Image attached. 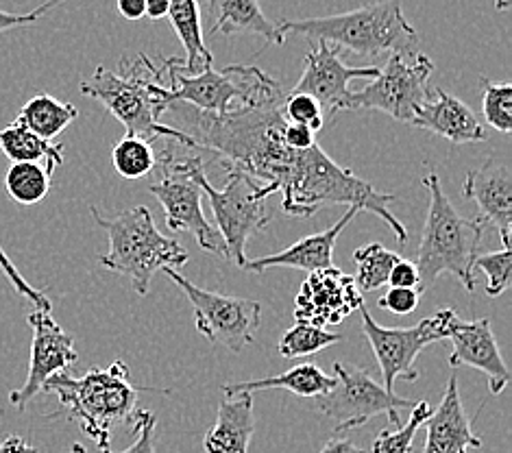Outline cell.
Wrapping results in <instances>:
<instances>
[{
	"mask_svg": "<svg viewBox=\"0 0 512 453\" xmlns=\"http://www.w3.org/2000/svg\"><path fill=\"white\" fill-rule=\"evenodd\" d=\"M275 188L282 194V212L288 216L310 218L323 205L358 207L360 212L380 216L399 244L408 242V229L390 212V205L397 201L395 194L375 190L369 181L336 164L319 144L295 151Z\"/></svg>",
	"mask_w": 512,
	"mask_h": 453,
	"instance_id": "cell-1",
	"label": "cell"
},
{
	"mask_svg": "<svg viewBox=\"0 0 512 453\" xmlns=\"http://www.w3.org/2000/svg\"><path fill=\"white\" fill-rule=\"evenodd\" d=\"M284 35H301L310 42H327L362 57H417L419 33L414 31L397 0L364 5L338 16L284 20Z\"/></svg>",
	"mask_w": 512,
	"mask_h": 453,
	"instance_id": "cell-2",
	"label": "cell"
},
{
	"mask_svg": "<svg viewBox=\"0 0 512 453\" xmlns=\"http://www.w3.org/2000/svg\"><path fill=\"white\" fill-rule=\"evenodd\" d=\"M42 393L57 397L62 414L79 423L85 436L92 438L99 451H107L118 425L129 421L136 412L142 388L131 384L129 366L116 360L107 369H92L83 377H72L66 371L53 375Z\"/></svg>",
	"mask_w": 512,
	"mask_h": 453,
	"instance_id": "cell-3",
	"label": "cell"
},
{
	"mask_svg": "<svg viewBox=\"0 0 512 453\" xmlns=\"http://www.w3.org/2000/svg\"><path fill=\"white\" fill-rule=\"evenodd\" d=\"M423 186L430 192L428 216H425L423 238L417 253L419 292L430 288L438 275H454L467 292L475 290L473 262L480 253L484 220L465 218L456 212L447 194L443 192L436 173L423 175Z\"/></svg>",
	"mask_w": 512,
	"mask_h": 453,
	"instance_id": "cell-4",
	"label": "cell"
},
{
	"mask_svg": "<svg viewBox=\"0 0 512 453\" xmlns=\"http://www.w3.org/2000/svg\"><path fill=\"white\" fill-rule=\"evenodd\" d=\"M90 212L109 238V251L101 257V264L112 273L127 277L140 297H149L155 273L164 268L177 271L188 264V251L179 240L160 234L149 207H131L112 218L103 216L96 207Z\"/></svg>",
	"mask_w": 512,
	"mask_h": 453,
	"instance_id": "cell-5",
	"label": "cell"
},
{
	"mask_svg": "<svg viewBox=\"0 0 512 453\" xmlns=\"http://www.w3.org/2000/svg\"><path fill=\"white\" fill-rule=\"evenodd\" d=\"M164 68H155L144 55L123 57L118 70L99 66L90 81L81 83V92L103 103L129 136L149 142L160 140L162 118L168 112Z\"/></svg>",
	"mask_w": 512,
	"mask_h": 453,
	"instance_id": "cell-6",
	"label": "cell"
},
{
	"mask_svg": "<svg viewBox=\"0 0 512 453\" xmlns=\"http://www.w3.org/2000/svg\"><path fill=\"white\" fill-rule=\"evenodd\" d=\"M160 140H164V149L157 153L155 164L160 177L151 183L149 192L164 207L166 225L173 231H188L203 251L229 260L223 236L210 225L201 207L203 190L197 175L205 170V159L201 157L205 151L173 138Z\"/></svg>",
	"mask_w": 512,
	"mask_h": 453,
	"instance_id": "cell-7",
	"label": "cell"
},
{
	"mask_svg": "<svg viewBox=\"0 0 512 453\" xmlns=\"http://www.w3.org/2000/svg\"><path fill=\"white\" fill-rule=\"evenodd\" d=\"M170 79L166 90L168 105L181 103L203 114H229L238 107L279 99L288 92L266 72L253 66H229L225 70L203 68L197 75L181 70V59L164 61Z\"/></svg>",
	"mask_w": 512,
	"mask_h": 453,
	"instance_id": "cell-8",
	"label": "cell"
},
{
	"mask_svg": "<svg viewBox=\"0 0 512 453\" xmlns=\"http://www.w3.org/2000/svg\"><path fill=\"white\" fill-rule=\"evenodd\" d=\"M203 194L210 201L212 214L216 218V229L223 236L229 262L240 268L247 264V242L266 229L273 220V210L268 207V197L275 194L273 186L255 181L242 170L229 168V179L225 188L216 190L205 170L197 175Z\"/></svg>",
	"mask_w": 512,
	"mask_h": 453,
	"instance_id": "cell-9",
	"label": "cell"
},
{
	"mask_svg": "<svg viewBox=\"0 0 512 453\" xmlns=\"http://www.w3.org/2000/svg\"><path fill=\"white\" fill-rule=\"evenodd\" d=\"M358 312L362 318V332L369 340L377 364H380L384 379L382 386L390 393H395V382L399 377L417 382L419 371L414 362H417L419 353L432 342L447 338L449 323L456 318V312L447 308L430 318H423L421 323L412 327H382L369 314L364 303Z\"/></svg>",
	"mask_w": 512,
	"mask_h": 453,
	"instance_id": "cell-10",
	"label": "cell"
},
{
	"mask_svg": "<svg viewBox=\"0 0 512 453\" xmlns=\"http://www.w3.org/2000/svg\"><path fill=\"white\" fill-rule=\"evenodd\" d=\"M336 386L329 395L321 397V412L336 423L334 432L343 434L356 427L367 425L375 416H388L395 427L401 425L399 410H412L410 399L390 393L382 384H377L367 369L356 364L336 362Z\"/></svg>",
	"mask_w": 512,
	"mask_h": 453,
	"instance_id": "cell-11",
	"label": "cell"
},
{
	"mask_svg": "<svg viewBox=\"0 0 512 453\" xmlns=\"http://www.w3.org/2000/svg\"><path fill=\"white\" fill-rule=\"evenodd\" d=\"M164 273L175 286L184 290V295L192 303L197 332L212 345H223L234 353L253 345L255 334L262 325V303L218 295V292L194 286L175 268H164Z\"/></svg>",
	"mask_w": 512,
	"mask_h": 453,
	"instance_id": "cell-12",
	"label": "cell"
},
{
	"mask_svg": "<svg viewBox=\"0 0 512 453\" xmlns=\"http://www.w3.org/2000/svg\"><path fill=\"white\" fill-rule=\"evenodd\" d=\"M432 59L419 53L417 57H388L380 75L371 79L360 92L349 99V109H375L404 125H410L417 109L430 99Z\"/></svg>",
	"mask_w": 512,
	"mask_h": 453,
	"instance_id": "cell-13",
	"label": "cell"
},
{
	"mask_svg": "<svg viewBox=\"0 0 512 453\" xmlns=\"http://www.w3.org/2000/svg\"><path fill=\"white\" fill-rule=\"evenodd\" d=\"M380 75V68L364 66L349 68L340 59L338 48L327 42H314L303 61V75L297 81L292 94H308L321 105L323 114L332 118L336 112L349 109V83L358 79H375Z\"/></svg>",
	"mask_w": 512,
	"mask_h": 453,
	"instance_id": "cell-14",
	"label": "cell"
},
{
	"mask_svg": "<svg viewBox=\"0 0 512 453\" xmlns=\"http://www.w3.org/2000/svg\"><path fill=\"white\" fill-rule=\"evenodd\" d=\"M29 325L33 329L29 373L24 384L9 395L11 406H16L20 412H24L35 395L42 393L48 379L57 373H64L79 358L75 351V340L64 332V327L55 321L51 312L35 310L29 314Z\"/></svg>",
	"mask_w": 512,
	"mask_h": 453,
	"instance_id": "cell-15",
	"label": "cell"
},
{
	"mask_svg": "<svg viewBox=\"0 0 512 453\" xmlns=\"http://www.w3.org/2000/svg\"><path fill=\"white\" fill-rule=\"evenodd\" d=\"M364 303L356 279L340 268L310 273L299 288L295 301L297 323H312L319 327L343 323L349 314L360 310Z\"/></svg>",
	"mask_w": 512,
	"mask_h": 453,
	"instance_id": "cell-16",
	"label": "cell"
},
{
	"mask_svg": "<svg viewBox=\"0 0 512 453\" xmlns=\"http://www.w3.org/2000/svg\"><path fill=\"white\" fill-rule=\"evenodd\" d=\"M447 338L451 340L449 366H471L489 377V390L493 395L504 393L510 384V369L495 340L489 318H475V321H460L456 316L449 323Z\"/></svg>",
	"mask_w": 512,
	"mask_h": 453,
	"instance_id": "cell-17",
	"label": "cell"
},
{
	"mask_svg": "<svg viewBox=\"0 0 512 453\" xmlns=\"http://www.w3.org/2000/svg\"><path fill=\"white\" fill-rule=\"evenodd\" d=\"M462 197L480 207L484 223L497 227L502 247H510L512 229V173L506 162L489 155L484 164L467 173L462 183Z\"/></svg>",
	"mask_w": 512,
	"mask_h": 453,
	"instance_id": "cell-18",
	"label": "cell"
},
{
	"mask_svg": "<svg viewBox=\"0 0 512 453\" xmlns=\"http://www.w3.org/2000/svg\"><path fill=\"white\" fill-rule=\"evenodd\" d=\"M358 214H360L358 207H349L345 216L329 229L301 238L299 242L292 244V247L279 251L275 255L258 257V260H247V264L242 268L249 273H258V275L266 273L268 268H277V266L279 268H295V271H306L308 275L316 273V271H325V268H332L336 240L340 234H343V229Z\"/></svg>",
	"mask_w": 512,
	"mask_h": 453,
	"instance_id": "cell-19",
	"label": "cell"
},
{
	"mask_svg": "<svg viewBox=\"0 0 512 453\" xmlns=\"http://www.w3.org/2000/svg\"><path fill=\"white\" fill-rule=\"evenodd\" d=\"M425 430L428 436L423 453H469V449L482 447V440L473 432L469 414L460 401L456 375L449 377L441 406L432 410Z\"/></svg>",
	"mask_w": 512,
	"mask_h": 453,
	"instance_id": "cell-20",
	"label": "cell"
},
{
	"mask_svg": "<svg viewBox=\"0 0 512 453\" xmlns=\"http://www.w3.org/2000/svg\"><path fill=\"white\" fill-rule=\"evenodd\" d=\"M410 125L436 133V136L454 144H473L486 140V129L478 116L471 112L469 105L443 92V88H436L430 94V99L417 109Z\"/></svg>",
	"mask_w": 512,
	"mask_h": 453,
	"instance_id": "cell-21",
	"label": "cell"
},
{
	"mask_svg": "<svg viewBox=\"0 0 512 453\" xmlns=\"http://www.w3.org/2000/svg\"><path fill=\"white\" fill-rule=\"evenodd\" d=\"M255 432L253 395H229L216 410V423L203 438L205 453H249L251 436Z\"/></svg>",
	"mask_w": 512,
	"mask_h": 453,
	"instance_id": "cell-22",
	"label": "cell"
},
{
	"mask_svg": "<svg viewBox=\"0 0 512 453\" xmlns=\"http://www.w3.org/2000/svg\"><path fill=\"white\" fill-rule=\"evenodd\" d=\"M210 11V33L216 35H234V33H251L260 35L268 44L282 46L286 35L264 16L258 0H207Z\"/></svg>",
	"mask_w": 512,
	"mask_h": 453,
	"instance_id": "cell-23",
	"label": "cell"
},
{
	"mask_svg": "<svg viewBox=\"0 0 512 453\" xmlns=\"http://www.w3.org/2000/svg\"><path fill=\"white\" fill-rule=\"evenodd\" d=\"M336 386V377L327 375L321 371L319 364L303 362L292 366L290 371L275 375V377H264V379H253V382H229L223 384L225 397L238 395V393H258V390H273L282 388L288 393L303 397V399H321L329 395Z\"/></svg>",
	"mask_w": 512,
	"mask_h": 453,
	"instance_id": "cell-24",
	"label": "cell"
},
{
	"mask_svg": "<svg viewBox=\"0 0 512 453\" xmlns=\"http://www.w3.org/2000/svg\"><path fill=\"white\" fill-rule=\"evenodd\" d=\"M168 20L173 22L177 38L186 51V59H181V70L197 75L203 68H210L214 57L203 40L199 0H168Z\"/></svg>",
	"mask_w": 512,
	"mask_h": 453,
	"instance_id": "cell-25",
	"label": "cell"
},
{
	"mask_svg": "<svg viewBox=\"0 0 512 453\" xmlns=\"http://www.w3.org/2000/svg\"><path fill=\"white\" fill-rule=\"evenodd\" d=\"M0 151H3L14 164L44 162L46 170L51 175L64 164V144L46 142L40 136H35L27 127L18 125V122L0 131Z\"/></svg>",
	"mask_w": 512,
	"mask_h": 453,
	"instance_id": "cell-26",
	"label": "cell"
},
{
	"mask_svg": "<svg viewBox=\"0 0 512 453\" xmlns=\"http://www.w3.org/2000/svg\"><path fill=\"white\" fill-rule=\"evenodd\" d=\"M77 118H79V109L75 105L57 101L51 94H38L33 96L31 101L24 103L16 122L33 131L35 136L51 142L64 129H68Z\"/></svg>",
	"mask_w": 512,
	"mask_h": 453,
	"instance_id": "cell-27",
	"label": "cell"
},
{
	"mask_svg": "<svg viewBox=\"0 0 512 453\" xmlns=\"http://www.w3.org/2000/svg\"><path fill=\"white\" fill-rule=\"evenodd\" d=\"M51 173L46 166L18 162L11 164L5 175V188L11 199L20 205H35L48 197L51 192Z\"/></svg>",
	"mask_w": 512,
	"mask_h": 453,
	"instance_id": "cell-28",
	"label": "cell"
},
{
	"mask_svg": "<svg viewBox=\"0 0 512 453\" xmlns=\"http://www.w3.org/2000/svg\"><path fill=\"white\" fill-rule=\"evenodd\" d=\"M353 262L358 266V275L353 277L358 290L373 292L377 288L388 286V275L399 262V255L395 251H388L384 244L373 242L353 251Z\"/></svg>",
	"mask_w": 512,
	"mask_h": 453,
	"instance_id": "cell-29",
	"label": "cell"
},
{
	"mask_svg": "<svg viewBox=\"0 0 512 453\" xmlns=\"http://www.w3.org/2000/svg\"><path fill=\"white\" fill-rule=\"evenodd\" d=\"M112 164L120 177L129 181L151 175L157 164L155 144L140 136H127L112 151Z\"/></svg>",
	"mask_w": 512,
	"mask_h": 453,
	"instance_id": "cell-30",
	"label": "cell"
},
{
	"mask_svg": "<svg viewBox=\"0 0 512 453\" xmlns=\"http://www.w3.org/2000/svg\"><path fill=\"white\" fill-rule=\"evenodd\" d=\"M343 340L340 334L334 332H327L325 327L319 325H312V323H297L292 329L279 338V355L286 360L292 358H303V355H312V353H319L327 347L338 345V342Z\"/></svg>",
	"mask_w": 512,
	"mask_h": 453,
	"instance_id": "cell-31",
	"label": "cell"
},
{
	"mask_svg": "<svg viewBox=\"0 0 512 453\" xmlns=\"http://www.w3.org/2000/svg\"><path fill=\"white\" fill-rule=\"evenodd\" d=\"M432 406L428 401H417L410 412L408 423L395 427V430H382L373 440L371 453H412L414 436H417L419 427L425 425L430 419Z\"/></svg>",
	"mask_w": 512,
	"mask_h": 453,
	"instance_id": "cell-32",
	"label": "cell"
},
{
	"mask_svg": "<svg viewBox=\"0 0 512 453\" xmlns=\"http://www.w3.org/2000/svg\"><path fill=\"white\" fill-rule=\"evenodd\" d=\"M484 88L482 96V114L489 125L499 131L508 133L512 131V85L510 83H493L486 77H480Z\"/></svg>",
	"mask_w": 512,
	"mask_h": 453,
	"instance_id": "cell-33",
	"label": "cell"
},
{
	"mask_svg": "<svg viewBox=\"0 0 512 453\" xmlns=\"http://www.w3.org/2000/svg\"><path fill=\"white\" fill-rule=\"evenodd\" d=\"M510 266H512L510 247H502L499 251L475 257L473 271L475 268H480V271L486 275V295L491 299L504 295V292L510 288Z\"/></svg>",
	"mask_w": 512,
	"mask_h": 453,
	"instance_id": "cell-34",
	"label": "cell"
},
{
	"mask_svg": "<svg viewBox=\"0 0 512 453\" xmlns=\"http://www.w3.org/2000/svg\"><path fill=\"white\" fill-rule=\"evenodd\" d=\"M282 116L286 122H292V125H303L312 129L314 133H319L325 125V114L321 105L308 94L288 92L282 105Z\"/></svg>",
	"mask_w": 512,
	"mask_h": 453,
	"instance_id": "cell-35",
	"label": "cell"
},
{
	"mask_svg": "<svg viewBox=\"0 0 512 453\" xmlns=\"http://www.w3.org/2000/svg\"><path fill=\"white\" fill-rule=\"evenodd\" d=\"M0 271L7 275L9 284L14 286V290L18 292L20 297H24V299L31 301L35 305V310H44V312H51L53 310V303L48 301V297L44 295V292L38 290V288H33L29 281L20 275V271L14 266V262H11L9 255L5 253L3 244H0Z\"/></svg>",
	"mask_w": 512,
	"mask_h": 453,
	"instance_id": "cell-36",
	"label": "cell"
},
{
	"mask_svg": "<svg viewBox=\"0 0 512 453\" xmlns=\"http://www.w3.org/2000/svg\"><path fill=\"white\" fill-rule=\"evenodd\" d=\"M155 414L151 410H138L136 423H133V434L136 440L125 451H112L107 449L103 453H155Z\"/></svg>",
	"mask_w": 512,
	"mask_h": 453,
	"instance_id": "cell-37",
	"label": "cell"
},
{
	"mask_svg": "<svg viewBox=\"0 0 512 453\" xmlns=\"http://www.w3.org/2000/svg\"><path fill=\"white\" fill-rule=\"evenodd\" d=\"M419 301H421V292L414 290V288H390L384 297H380L377 305H380L382 310L393 312L397 316H406L412 314L414 310L419 308Z\"/></svg>",
	"mask_w": 512,
	"mask_h": 453,
	"instance_id": "cell-38",
	"label": "cell"
},
{
	"mask_svg": "<svg viewBox=\"0 0 512 453\" xmlns=\"http://www.w3.org/2000/svg\"><path fill=\"white\" fill-rule=\"evenodd\" d=\"M59 3H62V0H46L44 5L29 11V14H9V11L0 9V33L11 31V29H18V27H27V24L38 22L48 9H53Z\"/></svg>",
	"mask_w": 512,
	"mask_h": 453,
	"instance_id": "cell-39",
	"label": "cell"
},
{
	"mask_svg": "<svg viewBox=\"0 0 512 453\" xmlns=\"http://www.w3.org/2000/svg\"><path fill=\"white\" fill-rule=\"evenodd\" d=\"M419 284H421V277H419L417 264L404 260V257H399V262L393 266V271H390V275H388V286L419 290Z\"/></svg>",
	"mask_w": 512,
	"mask_h": 453,
	"instance_id": "cell-40",
	"label": "cell"
},
{
	"mask_svg": "<svg viewBox=\"0 0 512 453\" xmlns=\"http://www.w3.org/2000/svg\"><path fill=\"white\" fill-rule=\"evenodd\" d=\"M282 136L286 146L295 151H306L310 146L316 144V133L303 125H292V122H286L282 129Z\"/></svg>",
	"mask_w": 512,
	"mask_h": 453,
	"instance_id": "cell-41",
	"label": "cell"
},
{
	"mask_svg": "<svg viewBox=\"0 0 512 453\" xmlns=\"http://www.w3.org/2000/svg\"><path fill=\"white\" fill-rule=\"evenodd\" d=\"M0 453H40V451L38 447L29 445L22 436L11 434L3 440V443H0Z\"/></svg>",
	"mask_w": 512,
	"mask_h": 453,
	"instance_id": "cell-42",
	"label": "cell"
},
{
	"mask_svg": "<svg viewBox=\"0 0 512 453\" xmlns=\"http://www.w3.org/2000/svg\"><path fill=\"white\" fill-rule=\"evenodd\" d=\"M118 11L123 14L127 20H140L144 18V0H116Z\"/></svg>",
	"mask_w": 512,
	"mask_h": 453,
	"instance_id": "cell-43",
	"label": "cell"
},
{
	"mask_svg": "<svg viewBox=\"0 0 512 453\" xmlns=\"http://www.w3.org/2000/svg\"><path fill=\"white\" fill-rule=\"evenodd\" d=\"M321 453H364V451L353 445L351 440L334 436L332 440H327V445L321 449Z\"/></svg>",
	"mask_w": 512,
	"mask_h": 453,
	"instance_id": "cell-44",
	"label": "cell"
},
{
	"mask_svg": "<svg viewBox=\"0 0 512 453\" xmlns=\"http://www.w3.org/2000/svg\"><path fill=\"white\" fill-rule=\"evenodd\" d=\"M144 16L149 20H162L168 16V0H144Z\"/></svg>",
	"mask_w": 512,
	"mask_h": 453,
	"instance_id": "cell-45",
	"label": "cell"
},
{
	"mask_svg": "<svg viewBox=\"0 0 512 453\" xmlns=\"http://www.w3.org/2000/svg\"><path fill=\"white\" fill-rule=\"evenodd\" d=\"M70 453H88V451H85V447L81 443H75L70 447Z\"/></svg>",
	"mask_w": 512,
	"mask_h": 453,
	"instance_id": "cell-46",
	"label": "cell"
}]
</instances>
